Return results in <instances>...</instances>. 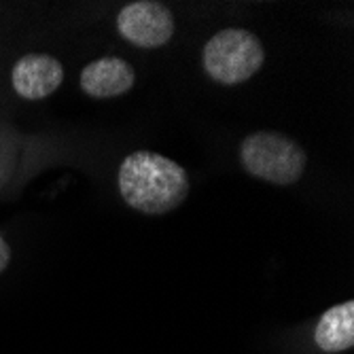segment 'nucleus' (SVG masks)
<instances>
[{"label":"nucleus","mask_w":354,"mask_h":354,"mask_svg":"<svg viewBox=\"0 0 354 354\" xmlns=\"http://www.w3.org/2000/svg\"><path fill=\"white\" fill-rule=\"evenodd\" d=\"M119 191L134 210L166 214L178 208L189 196V176L172 159L151 151H138L121 162Z\"/></svg>","instance_id":"obj_1"},{"label":"nucleus","mask_w":354,"mask_h":354,"mask_svg":"<svg viewBox=\"0 0 354 354\" xmlns=\"http://www.w3.org/2000/svg\"><path fill=\"white\" fill-rule=\"evenodd\" d=\"M117 28L125 41L142 49H155L166 45L174 35V17L162 3H132L121 9Z\"/></svg>","instance_id":"obj_4"},{"label":"nucleus","mask_w":354,"mask_h":354,"mask_svg":"<svg viewBox=\"0 0 354 354\" xmlns=\"http://www.w3.org/2000/svg\"><path fill=\"white\" fill-rule=\"evenodd\" d=\"M64 81L62 64L43 53L19 57L13 68V87L26 100H41L51 95Z\"/></svg>","instance_id":"obj_5"},{"label":"nucleus","mask_w":354,"mask_h":354,"mask_svg":"<svg viewBox=\"0 0 354 354\" xmlns=\"http://www.w3.org/2000/svg\"><path fill=\"white\" fill-rule=\"evenodd\" d=\"M316 346L325 352H342L354 344V301H344L329 308L320 316L316 331Z\"/></svg>","instance_id":"obj_7"},{"label":"nucleus","mask_w":354,"mask_h":354,"mask_svg":"<svg viewBox=\"0 0 354 354\" xmlns=\"http://www.w3.org/2000/svg\"><path fill=\"white\" fill-rule=\"evenodd\" d=\"M204 71L221 85H238L259 73L266 62L261 41L248 30L227 28L221 30L206 43Z\"/></svg>","instance_id":"obj_3"},{"label":"nucleus","mask_w":354,"mask_h":354,"mask_svg":"<svg viewBox=\"0 0 354 354\" xmlns=\"http://www.w3.org/2000/svg\"><path fill=\"white\" fill-rule=\"evenodd\" d=\"M134 81V68L121 57H100L81 73V89L91 98H115L130 91Z\"/></svg>","instance_id":"obj_6"},{"label":"nucleus","mask_w":354,"mask_h":354,"mask_svg":"<svg viewBox=\"0 0 354 354\" xmlns=\"http://www.w3.org/2000/svg\"><path fill=\"white\" fill-rule=\"evenodd\" d=\"M240 162L254 178L272 185H293L304 176L308 157L293 138L276 132H254L240 145Z\"/></svg>","instance_id":"obj_2"},{"label":"nucleus","mask_w":354,"mask_h":354,"mask_svg":"<svg viewBox=\"0 0 354 354\" xmlns=\"http://www.w3.org/2000/svg\"><path fill=\"white\" fill-rule=\"evenodd\" d=\"M9 261H11V250L7 242L3 240V236H0V274H3V270H7Z\"/></svg>","instance_id":"obj_8"}]
</instances>
